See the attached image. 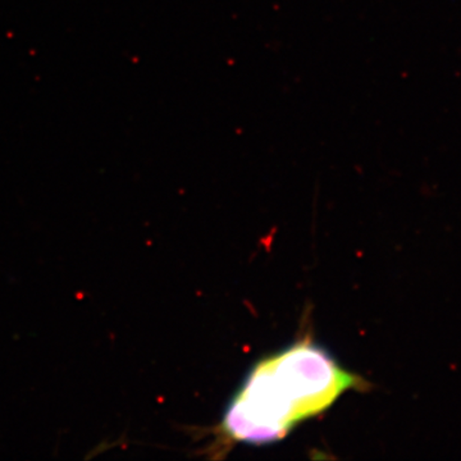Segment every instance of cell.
Instances as JSON below:
<instances>
[{"mask_svg": "<svg viewBox=\"0 0 461 461\" xmlns=\"http://www.w3.org/2000/svg\"><path fill=\"white\" fill-rule=\"evenodd\" d=\"M362 379L312 342L288 346L260 360L227 406L223 430L233 441H280L300 421L327 411Z\"/></svg>", "mask_w": 461, "mask_h": 461, "instance_id": "cell-1", "label": "cell"}]
</instances>
